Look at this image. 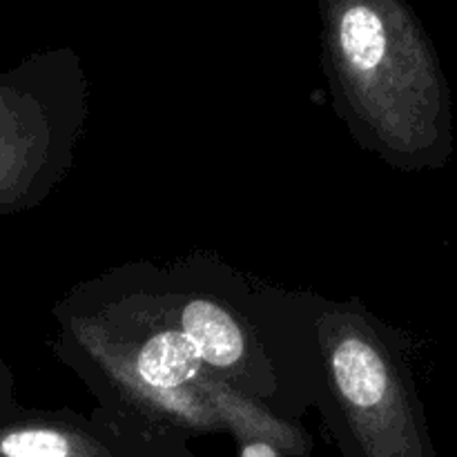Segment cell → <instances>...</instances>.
I'll use <instances>...</instances> for the list:
<instances>
[{"label": "cell", "mask_w": 457, "mask_h": 457, "mask_svg": "<svg viewBox=\"0 0 457 457\" xmlns=\"http://www.w3.org/2000/svg\"><path fill=\"white\" fill-rule=\"evenodd\" d=\"M204 360L183 330H163L143 344L137 370L143 382L159 391L186 386L199 375Z\"/></svg>", "instance_id": "obj_3"}, {"label": "cell", "mask_w": 457, "mask_h": 457, "mask_svg": "<svg viewBox=\"0 0 457 457\" xmlns=\"http://www.w3.org/2000/svg\"><path fill=\"white\" fill-rule=\"evenodd\" d=\"M58 96L40 71L0 76V217L34 205L56 177Z\"/></svg>", "instance_id": "obj_1"}, {"label": "cell", "mask_w": 457, "mask_h": 457, "mask_svg": "<svg viewBox=\"0 0 457 457\" xmlns=\"http://www.w3.org/2000/svg\"><path fill=\"white\" fill-rule=\"evenodd\" d=\"M181 330L192 339L204 364L230 369L244 357V335L217 303L195 299L181 312Z\"/></svg>", "instance_id": "obj_2"}, {"label": "cell", "mask_w": 457, "mask_h": 457, "mask_svg": "<svg viewBox=\"0 0 457 457\" xmlns=\"http://www.w3.org/2000/svg\"><path fill=\"white\" fill-rule=\"evenodd\" d=\"M244 457H277V453L268 445H262V442H254V445L245 446Z\"/></svg>", "instance_id": "obj_5"}, {"label": "cell", "mask_w": 457, "mask_h": 457, "mask_svg": "<svg viewBox=\"0 0 457 457\" xmlns=\"http://www.w3.org/2000/svg\"><path fill=\"white\" fill-rule=\"evenodd\" d=\"M13 406V378L12 370L0 360V411Z\"/></svg>", "instance_id": "obj_4"}]
</instances>
